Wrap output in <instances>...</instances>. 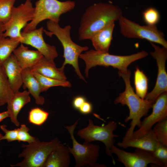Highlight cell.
I'll use <instances>...</instances> for the list:
<instances>
[{
  "instance_id": "1",
  "label": "cell",
  "mask_w": 167,
  "mask_h": 167,
  "mask_svg": "<svg viewBox=\"0 0 167 167\" xmlns=\"http://www.w3.org/2000/svg\"><path fill=\"white\" fill-rule=\"evenodd\" d=\"M122 15V9L111 3L100 2L89 6L85 9L80 21L79 40H90L101 30L118 20Z\"/></svg>"
},
{
  "instance_id": "39",
  "label": "cell",
  "mask_w": 167,
  "mask_h": 167,
  "mask_svg": "<svg viewBox=\"0 0 167 167\" xmlns=\"http://www.w3.org/2000/svg\"><path fill=\"white\" fill-rule=\"evenodd\" d=\"M27 0L30 1H32V0Z\"/></svg>"
},
{
  "instance_id": "14",
  "label": "cell",
  "mask_w": 167,
  "mask_h": 167,
  "mask_svg": "<svg viewBox=\"0 0 167 167\" xmlns=\"http://www.w3.org/2000/svg\"><path fill=\"white\" fill-rule=\"evenodd\" d=\"M43 27L34 30L21 32L22 39L20 43L29 45L35 48L46 58L54 60L58 56L56 47L47 43L43 37Z\"/></svg>"
},
{
  "instance_id": "13",
  "label": "cell",
  "mask_w": 167,
  "mask_h": 167,
  "mask_svg": "<svg viewBox=\"0 0 167 167\" xmlns=\"http://www.w3.org/2000/svg\"><path fill=\"white\" fill-rule=\"evenodd\" d=\"M152 105V113L141 121L139 129L134 131L133 138H138L151 130L153 126L157 123L167 119V92L161 94Z\"/></svg>"
},
{
  "instance_id": "19",
  "label": "cell",
  "mask_w": 167,
  "mask_h": 167,
  "mask_svg": "<svg viewBox=\"0 0 167 167\" xmlns=\"http://www.w3.org/2000/svg\"><path fill=\"white\" fill-rule=\"evenodd\" d=\"M30 101L29 92L24 90L14 93L12 97L7 103V110L9 117L11 122L16 126H19L20 125V123L17 119L18 115L24 106Z\"/></svg>"
},
{
  "instance_id": "31",
  "label": "cell",
  "mask_w": 167,
  "mask_h": 167,
  "mask_svg": "<svg viewBox=\"0 0 167 167\" xmlns=\"http://www.w3.org/2000/svg\"><path fill=\"white\" fill-rule=\"evenodd\" d=\"M30 130V129L27 127L25 125L22 124L20 127L18 128L17 140L19 142H27L28 144L36 141L37 138L30 135L28 132Z\"/></svg>"
},
{
  "instance_id": "25",
  "label": "cell",
  "mask_w": 167,
  "mask_h": 167,
  "mask_svg": "<svg viewBox=\"0 0 167 167\" xmlns=\"http://www.w3.org/2000/svg\"><path fill=\"white\" fill-rule=\"evenodd\" d=\"M14 94L4 70L0 66V106L7 104Z\"/></svg>"
},
{
  "instance_id": "18",
  "label": "cell",
  "mask_w": 167,
  "mask_h": 167,
  "mask_svg": "<svg viewBox=\"0 0 167 167\" xmlns=\"http://www.w3.org/2000/svg\"><path fill=\"white\" fill-rule=\"evenodd\" d=\"M65 67H56L54 60H49L44 57L35 66L31 69L32 72L45 77L62 81L66 80L64 72Z\"/></svg>"
},
{
  "instance_id": "8",
  "label": "cell",
  "mask_w": 167,
  "mask_h": 167,
  "mask_svg": "<svg viewBox=\"0 0 167 167\" xmlns=\"http://www.w3.org/2000/svg\"><path fill=\"white\" fill-rule=\"evenodd\" d=\"M118 21L121 33L124 36L129 38L145 39L167 48V41L163 33L156 26L141 25L122 15Z\"/></svg>"
},
{
  "instance_id": "30",
  "label": "cell",
  "mask_w": 167,
  "mask_h": 167,
  "mask_svg": "<svg viewBox=\"0 0 167 167\" xmlns=\"http://www.w3.org/2000/svg\"><path fill=\"white\" fill-rule=\"evenodd\" d=\"M142 17L144 22L147 25L151 26H156L161 19L159 11L153 7H149L146 9L143 12Z\"/></svg>"
},
{
  "instance_id": "35",
  "label": "cell",
  "mask_w": 167,
  "mask_h": 167,
  "mask_svg": "<svg viewBox=\"0 0 167 167\" xmlns=\"http://www.w3.org/2000/svg\"><path fill=\"white\" fill-rule=\"evenodd\" d=\"M85 101L84 97L81 96H76L73 100V106L75 108L79 109Z\"/></svg>"
},
{
  "instance_id": "27",
  "label": "cell",
  "mask_w": 167,
  "mask_h": 167,
  "mask_svg": "<svg viewBox=\"0 0 167 167\" xmlns=\"http://www.w3.org/2000/svg\"><path fill=\"white\" fill-rule=\"evenodd\" d=\"M49 114L48 112L39 108H33L29 112L28 120L31 123L40 126L46 121Z\"/></svg>"
},
{
  "instance_id": "12",
  "label": "cell",
  "mask_w": 167,
  "mask_h": 167,
  "mask_svg": "<svg viewBox=\"0 0 167 167\" xmlns=\"http://www.w3.org/2000/svg\"><path fill=\"white\" fill-rule=\"evenodd\" d=\"M154 49L150 54L156 62L158 74L155 86L153 90L147 93L145 99L154 103L157 98L162 93L167 92V73L165 62L167 58V48L160 47L150 42Z\"/></svg>"
},
{
  "instance_id": "34",
  "label": "cell",
  "mask_w": 167,
  "mask_h": 167,
  "mask_svg": "<svg viewBox=\"0 0 167 167\" xmlns=\"http://www.w3.org/2000/svg\"><path fill=\"white\" fill-rule=\"evenodd\" d=\"M82 113L88 114L91 112L92 106L89 102L85 101L79 109Z\"/></svg>"
},
{
  "instance_id": "11",
  "label": "cell",
  "mask_w": 167,
  "mask_h": 167,
  "mask_svg": "<svg viewBox=\"0 0 167 167\" xmlns=\"http://www.w3.org/2000/svg\"><path fill=\"white\" fill-rule=\"evenodd\" d=\"M110 151L112 154L117 155V160L125 167H147L150 164L163 167V164L149 151L136 148L135 152H129L114 145L112 146Z\"/></svg>"
},
{
  "instance_id": "3",
  "label": "cell",
  "mask_w": 167,
  "mask_h": 167,
  "mask_svg": "<svg viewBox=\"0 0 167 167\" xmlns=\"http://www.w3.org/2000/svg\"><path fill=\"white\" fill-rule=\"evenodd\" d=\"M46 27L47 30H44L45 34L49 37L56 36L63 46L64 61L62 66L65 67L67 64L71 65L79 78L85 81L79 70L78 58L83 52L88 50V47L79 45L72 40L70 35L71 27L69 25L62 28L58 22L49 20L46 23Z\"/></svg>"
},
{
  "instance_id": "16",
  "label": "cell",
  "mask_w": 167,
  "mask_h": 167,
  "mask_svg": "<svg viewBox=\"0 0 167 167\" xmlns=\"http://www.w3.org/2000/svg\"><path fill=\"white\" fill-rule=\"evenodd\" d=\"M159 143L152 129L138 138H132L124 142H118L117 145L124 149L131 147L149 152H153Z\"/></svg>"
},
{
  "instance_id": "6",
  "label": "cell",
  "mask_w": 167,
  "mask_h": 167,
  "mask_svg": "<svg viewBox=\"0 0 167 167\" xmlns=\"http://www.w3.org/2000/svg\"><path fill=\"white\" fill-rule=\"evenodd\" d=\"M61 141L55 138L49 141L36 140L28 145L23 144L24 148L18 157H23L24 160L21 162L11 166L20 167H43L50 153L54 150Z\"/></svg>"
},
{
  "instance_id": "4",
  "label": "cell",
  "mask_w": 167,
  "mask_h": 167,
  "mask_svg": "<svg viewBox=\"0 0 167 167\" xmlns=\"http://www.w3.org/2000/svg\"><path fill=\"white\" fill-rule=\"evenodd\" d=\"M148 55V53L144 50L130 55L120 56L111 54L109 52H101L92 49L81 54L79 58L85 62L84 73L88 77L89 70L97 66L106 67L111 66L118 69L119 71L126 72L128 70V66L131 63Z\"/></svg>"
},
{
  "instance_id": "17",
  "label": "cell",
  "mask_w": 167,
  "mask_h": 167,
  "mask_svg": "<svg viewBox=\"0 0 167 167\" xmlns=\"http://www.w3.org/2000/svg\"><path fill=\"white\" fill-rule=\"evenodd\" d=\"M13 54L19 64L23 70L31 69L37 64L44 57L38 50H32L20 43Z\"/></svg>"
},
{
  "instance_id": "32",
  "label": "cell",
  "mask_w": 167,
  "mask_h": 167,
  "mask_svg": "<svg viewBox=\"0 0 167 167\" xmlns=\"http://www.w3.org/2000/svg\"><path fill=\"white\" fill-rule=\"evenodd\" d=\"M153 156L158 159L163 165L167 166V146L159 143L156 149L150 152Z\"/></svg>"
},
{
  "instance_id": "28",
  "label": "cell",
  "mask_w": 167,
  "mask_h": 167,
  "mask_svg": "<svg viewBox=\"0 0 167 167\" xmlns=\"http://www.w3.org/2000/svg\"><path fill=\"white\" fill-rule=\"evenodd\" d=\"M16 0H0V22L4 24L10 19Z\"/></svg>"
},
{
  "instance_id": "24",
  "label": "cell",
  "mask_w": 167,
  "mask_h": 167,
  "mask_svg": "<svg viewBox=\"0 0 167 167\" xmlns=\"http://www.w3.org/2000/svg\"><path fill=\"white\" fill-rule=\"evenodd\" d=\"M148 79L143 72L137 67L134 72V82L136 94L144 99L147 93Z\"/></svg>"
},
{
  "instance_id": "20",
  "label": "cell",
  "mask_w": 167,
  "mask_h": 167,
  "mask_svg": "<svg viewBox=\"0 0 167 167\" xmlns=\"http://www.w3.org/2000/svg\"><path fill=\"white\" fill-rule=\"evenodd\" d=\"M70 152L67 146L59 143L50 153L43 167H68L71 163Z\"/></svg>"
},
{
  "instance_id": "23",
  "label": "cell",
  "mask_w": 167,
  "mask_h": 167,
  "mask_svg": "<svg viewBox=\"0 0 167 167\" xmlns=\"http://www.w3.org/2000/svg\"><path fill=\"white\" fill-rule=\"evenodd\" d=\"M19 38L2 37L0 39V66L13 53L20 42Z\"/></svg>"
},
{
  "instance_id": "33",
  "label": "cell",
  "mask_w": 167,
  "mask_h": 167,
  "mask_svg": "<svg viewBox=\"0 0 167 167\" xmlns=\"http://www.w3.org/2000/svg\"><path fill=\"white\" fill-rule=\"evenodd\" d=\"M0 127L5 134L2 136V140L6 139L8 142L17 140L18 128L12 130H8L6 128L7 126L5 125H1Z\"/></svg>"
},
{
  "instance_id": "5",
  "label": "cell",
  "mask_w": 167,
  "mask_h": 167,
  "mask_svg": "<svg viewBox=\"0 0 167 167\" xmlns=\"http://www.w3.org/2000/svg\"><path fill=\"white\" fill-rule=\"evenodd\" d=\"M75 6V2L70 0H38L35 2L34 17L23 31L28 32L36 28L40 22L46 19L59 23L61 15L71 11Z\"/></svg>"
},
{
  "instance_id": "15",
  "label": "cell",
  "mask_w": 167,
  "mask_h": 167,
  "mask_svg": "<svg viewBox=\"0 0 167 167\" xmlns=\"http://www.w3.org/2000/svg\"><path fill=\"white\" fill-rule=\"evenodd\" d=\"M2 66L13 92L19 91L23 84L22 69L13 53L3 62Z\"/></svg>"
},
{
  "instance_id": "7",
  "label": "cell",
  "mask_w": 167,
  "mask_h": 167,
  "mask_svg": "<svg viewBox=\"0 0 167 167\" xmlns=\"http://www.w3.org/2000/svg\"><path fill=\"white\" fill-rule=\"evenodd\" d=\"M80 118L70 126H65L69 132L72 142V147L71 148L67 145L70 153L74 157L75 160V167H81L88 166L91 167H105L103 164L96 162L99 156L100 146L85 141L82 144L79 143L74 136V130Z\"/></svg>"
},
{
  "instance_id": "9",
  "label": "cell",
  "mask_w": 167,
  "mask_h": 167,
  "mask_svg": "<svg viewBox=\"0 0 167 167\" xmlns=\"http://www.w3.org/2000/svg\"><path fill=\"white\" fill-rule=\"evenodd\" d=\"M88 122L87 127L78 131V135L85 142L98 141L103 143L105 147L106 153L112 158L113 162L114 164L115 161L110 150L115 142L114 138L119 136L113 133L117 127V123L110 121L105 126H99L95 125L91 119H89Z\"/></svg>"
},
{
  "instance_id": "21",
  "label": "cell",
  "mask_w": 167,
  "mask_h": 167,
  "mask_svg": "<svg viewBox=\"0 0 167 167\" xmlns=\"http://www.w3.org/2000/svg\"><path fill=\"white\" fill-rule=\"evenodd\" d=\"M22 75L23 88L28 89L30 94L34 98L37 105H43L45 103V98L40 95L41 92L40 85L31 69L23 70Z\"/></svg>"
},
{
  "instance_id": "36",
  "label": "cell",
  "mask_w": 167,
  "mask_h": 167,
  "mask_svg": "<svg viewBox=\"0 0 167 167\" xmlns=\"http://www.w3.org/2000/svg\"><path fill=\"white\" fill-rule=\"evenodd\" d=\"M9 117V114L7 110L0 113V122L5 118Z\"/></svg>"
},
{
  "instance_id": "22",
  "label": "cell",
  "mask_w": 167,
  "mask_h": 167,
  "mask_svg": "<svg viewBox=\"0 0 167 167\" xmlns=\"http://www.w3.org/2000/svg\"><path fill=\"white\" fill-rule=\"evenodd\" d=\"M114 23L102 29L93 36L90 40L95 50L103 52H109L112 39Z\"/></svg>"
},
{
  "instance_id": "38",
  "label": "cell",
  "mask_w": 167,
  "mask_h": 167,
  "mask_svg": "<svg viewBox=\"0 0 167 167\" xmlns=\"http://www.w3.org/2000/svg\"><path fill=\"white\" fill-rule=\"evenodd\" d=\"M2 136H3V135L2 134L0 133V141L2 140L1 139ZM1 153V152L0 151V155Z\"/></svg>"
},
{
  "instance_id": "10",
  "label": "cell",
  "mask_w": 167,
  "mask_h": 167,
  "mask_svg": "<svg viewBox=\"0 0 167 167\" xmlns=\"http://www.w3.org/2000/svg\"><path fill=\"white\" fill-rule=\"evenodd\" d=\"M35 8L31 1L26 0L24 3L14 6L10 18L4 24V37L22 39L21 31L31 21L34 15Z\"/></svg>"
},
{
  "instance_id": "29",
  "label": "cell",
  "mask_w": 167,
  "mask_h": 167,
  "mask_svg": "<svg viewBox=\"0 0 167 167\" xmlns=\"http://www.w3.org/2000/svg\"><path fill=\"white\" fill-rule=\"evenodd\" d=\"M152 129L158 142L167 146V119L156 123Z\"/></svg>"
},
{
  "instance_id": "37",
  "label": "cell",
  "mask_w": 167,
  "mask_h": 167,
  "mask_svg": "<svg viewBox=\"0 0 167 167\" xmlns=\"http://www.w3.org/2000/svg\"><path fill=\"white\" fill-rule=\"evenodd\" d=\"M4 32V24L0 22V39L3 37Z\"/></svg>"
},
{
  "instance_id": "2",
  "label": "cell",
  "mask_w": 167,
  "mask_h": 167,
  "mask_svg": "<svg viewBox=\"0 0 167 167\" xmlns=\"http://www.w3.org/2000/svg\"><path fill=\"white\" fill-rule=\"evenodd\" d=\"M118 73L125 82V89L123 92L119 94L114 103L116 105L120 104L123 105L127 106L129 109V113L126 117L125 122H127L131 120L130 126L122 141L124 142L132 138L135 127H140L141 118L148 115L154 103L145 99H141L135 93L131 84L130 78L131 73L130 70H128L126 72L118 71Z\"/></svg>"
},
{
  "instance_id": "26",
  "label": "cell",
  "mask_w": 167,
  "mask_h": 167,
  "mask_svg": "<svg viewBox=\"0 0 167 167\" xmlns=\"http://www.w3.org/2000/svg\"><path fill=\"white\" fill-rule=\"evenodd\" d=\"M40 85L41 92L47 91L50 88L55 86L71 87V84L67 80L62 81L44 76L32 72Z\"/></svg>"
}]
</instances>
